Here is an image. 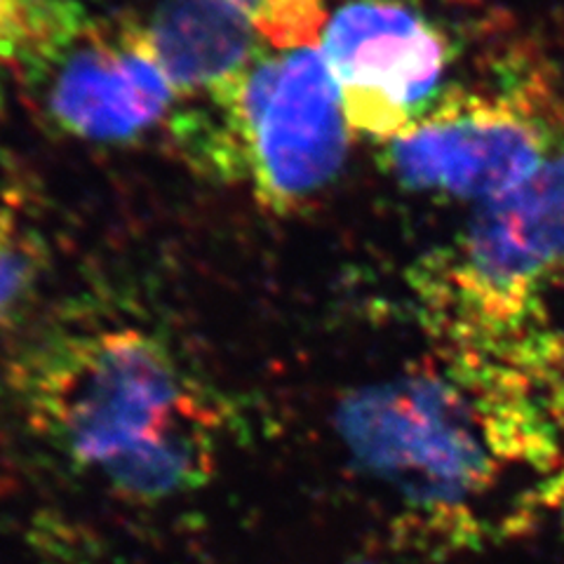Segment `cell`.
Masks as SVG:
<instances>
[{"instance_id": "obj_10", "label": "cell", "mask_w": 564, "mask_h": 564, "mask_svg": "<svg viewBox=\"0 0 564 564\" xmlns=\"http://www.w3.org/2000/svg\"><path fill=\"white\" fill-rule=\"evenodd\" d=\"M62 0H0V66H17L47 29Z\"/></svg>"}, {"instance_id": "obj_5", "label": "cell", "mask_w": 564, "mask_h": 564, "mask_svg": "<svg viewBox=\"0 0 564 564\" xmlns=\"http://www.w3.org/2000/svg\"><path fill=\"white\" fill-rule=\"evenodd\" d=\"M381 149L383 167L402 188L482 207L564 151V95L534 64L473 85L449 83Z\"/></svg>"}, {"instance_id": "obj_2", "label": "cell", "mask_w": 564, "mask_h": 564, "mask_svg": "<svg viewBox=\"0 0 564 564\" xmlns=\"http://www.w3.org/2000/svg\"><path fill=\"white\" fill-rule=\"evenodd\" d=\"M408 285L443 367L564 429V151L475 207Z\"/></svg>"}, {"instance_id": "obj_9", "label": "cell", "mask_w": 564, "mask_h": 564, "mask_svg": "<svg viewBox=\"0 0 564 564\" xmlns=\"http://www.w3.org/2000/svg\"><path fill=\"white\" fill-rule=\"evenodd\" d=\"M47 271L41 236L0 200V332L12 327L33 302Z\"/></svg>"}, {"instance_id": "obj_8", "label": "cell", "mask_w": 564, "mask_h": 564, "mask_svg": "<svg viewBox=\"0 0 564 564\" xmlns=\"http://www.w3.org/2000/svg\"><path fill=\"white\" fill-rule=\"evenodd\" d=\"M329 14L327 0H158L147 26L186 106L271 52L321 45Z\"/></svg>"}, {"instance_id": "obj_1", "label": "cell", "mask_w": 564, "mask_h": 564, "mask_svg": "<svg viewBox=\"0 0 564 564\" xmlns=\"http://www.w3.org/2000/svg\"><path fill=\"white\" fill-rule=\"evenodd\" d=\"M0 393L35 445L120 503L155 508L191 499L224 464L221 395L147 325L43 327L3 360Z\"/></svg>"}, {"instance_id": "obj_7", "label": "cell", "mask_w": 564, "mask_h": 564, "mask_svg": "<svg viewBox=\"0 0 564 564\" xmlns=\"http://www.w3.org/2000/svg\"><path fill=\"white\" fill-rule=\"evenodd\" d=\"M352 137L388 144L449 85L452 41L404 0H348L321 39Z\"/></svg>"}, {"instance_id": "obj_6", "label": "cell", "mask_w": 564, "mask_h": 564, "mask_svg": "<svg viewBox=\"0 0 564 564\" xmlns=\"http://www.w3.org/2000/svg\"><path fill=\"white\" fill-rule=\"evenodd\" d=\"M43 118L87 144H134L170 128L182 97L158 57L147 22L93 20L62 0L24 59Z\"/></svg>"}, {"instance_id": "obj_3", "label": "cell", "mask_w": 564, "mask_h": 564, "mask_svg": "<svg viewBox=\"0 0 564 564\" xmlns=\"http://www.w3.org/2000/svg\"><path fill=\"white\" fill-rule=\"evenodd\" d=\"M360 470L423 513H464L508 468L549 470L564 449L551 421L508 408L447 367L362 386L337 410Z\"/></svg>"}, {"instance_id": "obj_4", "label": "cell", "mask_w": 564, "mask_h": 564, "mask_svg": "<svg viewBox=\"0 0 564 564\" xmlns=\"http://www.w3.org/2000/svg\"><path fill=\"white\" fill-rule=\"evenodd\" d=\"M172 132L203 167L245 184L280 217L337 182L352 141L317 45L261 57L217 97L186 104Z\"/></svg>"}]
</instances>
